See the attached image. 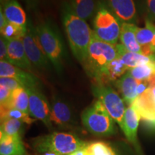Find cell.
I'll return each instance as SVG.
<instances>
[{"instance_id":"31","label":"cell","mask_w":155,"mask_h":155,"mask_svg":"<svg viewBox=\"0 0 155 155\" xmlns=\"http://www.w3.org/2000/svg\"><path fill=\"white\" fill-rule=\"evenodd\" d=\"M0 86H4L9 89H10L11 91H14L15 89L20 88L22 86V85L19 83L18 81L15 80L14 78H7V77H2L0 78Z\"/></svg>"},{"instance_id":"23","label":"cell","mask_w":155,"mask_h":155,"mask_svg":"<svg viewBox=\"0 0 155 155\" xmlns=\"http://www.w3.org/2000/svg\"><path fill=\"white\" fill-rule=\"evenodd\" d=\"M129 70L121 58L117 56V58L109 64L102 84L99 85H105V83L108 81H116L118 78L119 79L121 76L126 74Z\"/></svg>"},{"instance_id":"4","label":"cell","mask_w":155,"mask_h":155,"mask_svg":"<svg viewBox=\"0 0 155 155\" xmlns=\"http://www.w3.org/2000/svg\"><path fill=\"white\" fill-rule=\"evenodd\" d=\"M36 31L45 53L56 71L61 73L65 58V49L59 31L49 20L38 25Z\"/></svg>"},{"instance_id":"27","label":"cell","mask_w":155,"mask_h":155,"mask_svg":"<svg viewBox=\"0 0 155 155\" xmlns=\"http://www.w3.org/2000/svg\"><path fill=\"white\" fill-rule=\"evenodd\" d=\"M27 30V25L25 27L8 22L6 27L1 30V35L7 40L12 39H22Z\"/></svg>"},{"instance_id":"29","label":"cell","mask_w":155,"mask_h":155,"mask_svg":"<svg viewBox=\"0 0 155 155\" xmlns=\"http://www.w3.org/2000/svg\"><path fill=\"white\" fill-rule=\"evenodd\" d=\"M91 155H116L109 144L104 141H95L87 147Z\"/></svg>"},{"instance_id":"7","label":"cell","mask_w":155,"mask_h":155,"mask_svg":"<svg viewBox=\"0 0 155 155\" xmlns=\"http://www.w3.org/2000/svg\"><path fill=\"white\" fill-rule=\"evenodd\" d=\"M92 92L98 100L104 104L113 119L122 129L126 108L124 101L117 92L110 86L99 84L92 86Z\"/></svg>"},{"instance_id":"16","label":"cell","mask_w":155,"mask_h":155,"mask_svg":"<svg viewBox=\"0 0 155 155\" xmlns=\"http://www.w3.org/2000/svg\"><path fill=\"white\" fill-rule=\"evenodd\" d=\"M140 120V115L132 106H129L126 109L121 130L128 140L135 146L137 144V130Z\"/></svg>"},{"instance_id":"32","label":"cell","mask_w":155,"mask_h":155,"mask_svg":"<svg viewBox=\"0 0 155 155\" xmlns=\"http://www.w3.org/2000/svg\"><path fill=\"white\" fill-rule=\"evenodd\" d=\"M12 91L4 86H0V104L7 105L10 100Z\"/></svg>"},{"instance_id":"36","label":"cell","mask_w":155,"mask_h":155,"mask_svg":"<svg viewBox=\"0 0 155 155\" xmlns=\"http://www.w3.org/2000/svg\"><path fill=\"white\" fill-rule=\"evenodd\" d=\"M26 5L27 8L30 11H38L40 0H22Z\"/></svg>"},{"instance_id":"22","label":"cell","mask_w":155,"mask_h":155,"mask_svg":"<svg viewBox=\"0 0 155 155\" xmlns=\"http://www.w3.org/2000/svg\"><path fill=\"white\" fill-rule=\"evenodd\" d=\"M1 106H6L11 108H16L30 115L29 95L26 88L24 87H20V88L15 89L12 91L11 98L8 104L7 105Z\"/></svg>"},{"instance_id":"40","label":"cell","mask_w":155,"mask_h":155,"mask_svg":"<svg viewBox=\"0 0 155 155\" xmlns=\"http://www.w3.org/2000/svg\"><path fill=\"white\" fill-rule=\"evenodd\" d=\"M40 155H59V154H56V153H54V152H44V153H42V154H40Z\"/></svg>"},{"instance_id":"10","label":"cell","mask_w":155,"mask_h":155,"mask_svg":"<svg viewBox=\"0 0 155 155\" xmlns=\"http://www.w3.org/2000/svg\"><path fill=\"white\" fill-rule=\"evenodd\" d=\"M50 119L52 123L61 129H72L76 122L72 109L59 97H54L51 104Z\"/></svg>"},{"instance_id":"3","label":"cell","mask_w":155,"mask_h":155,"mask_svg":"<svg viewBox=\"0 0 155 155\" xmlns=\"http://www.w3.org/2000/svg\"><path fill=\"white\" fill-rule=\"evenodd\" d=\"M32 145L39 154L54 152L59 155H69L79 149L88 146V143L74 134L53 131L34 139Z\"/></svg>"},{"instance_id":"9","label":"cell","mask_w":155,"mask_h":155,"mask_svg":"<svg viewBox=\"0 0 155 155\" xmlns=\"http://www.w3.org/2000/svg\"><path fill=\"white\" fill-rule=\"evenodd\" d=\"M29 95L30 115L34 119L41 121L48 129H53V123L50 119L51 106L45 95L38 88H26Z\"/></svg>"},{"instance_id":"42","label":"cell","mask_w":155,"mask_h":155,"mask_svg":"<svg viewBox=\"0 0 155 155\" xmlns=\"http://www.w3.org/2000/svg\"><path fill=\"white\" fill-rule=\"evenodd\" d=\"M27 155H28V154H27Z\"/></svg>"},{"instance_id":"21","label":"cell","mask_w":155,"mask_h":155,"mask_svg":"<svg viewBox=\"0 0 155 155\" xmlns=\"http://www.w3.org/2000/svg\"><path fill=\"white\" fill-rule=\"evenodd\" d=\"M68 3L76 15L84 20L90 19L98 8L96 0H70Z\"/></svg>"},{"instance_id":"2","label":"cell","mask_w":155,"mask_h":155,"mask_svg":"<svg viewBox=\"0 0 155 155\" xmlns=\"http://www.w3.org/2000/svg\"><path fill=\"white\" fill-rule=\"evenodd\" d=\"M116 45L102 41L97 38L93 32L88 55L83 64L88 74L95 79L97 84H102L108 65L117 58Z\"/></svg>"},{"instance_id":"17","label":"cell","mask_w":155,"mask_h":155,"mask_svg":"<svg viewBox=\"0 0 155 155\" xmlns=\"http://www.w3.org/2000/svg\"><path fill=\"white\" fill-rule=\"evenodd\" d=\"M138 84L139 81L134 78L128 72L116 81V86L121 93L124 101L129 106H131L139 96L137 93Z\"/></svg>"},{"instance_id":"28","label":"cell","mask_w":155,"mask_h":155,"mask_svg":"<svg viewBox=\"0 0 155 155\" xmlns=\"http://www.w3.org/2000/svg\"><path fill=\"white\" fill-rule=\"evenodd\" d=\"M155 71V68L150 63L148 64H144L138 66L133 68L129 70L128 73L137 80L145 81L148 80L150 75Z\"/></svg>"},{"instance_id":"35","label":"cell","mask_w":155,"mask_h":155,"mask_svg":"<svg viewBox=\"0 0 155 155\" xmlns=\"http://www.w3.org/2000/svg\"><path fill=\"white\" fill-rule=\"evenodd\" d=\"M141 54L146 57H151V56L155 55V46L152 45V44L144 45L141 46Z\"/></svg>"},{"instance_id":"15","label":"cell","mask_w":155,"mask_h":155,"mask_svg":"<svg viewBox=\"0 0 155 155\" xmlns=\"http://www.w3.org/2000/svg\"><path fill=\"white\" fill-rule=\"evenodd\" d=\"M1 7L9 22L26 26L28 23L26 13L17 0H1Z\"/></svg>"},{"instance_id":"13","label":"cell","mask_w":155,"mask_h":155,"mask_svg":"<svg viewBox=\"0 0 155 155\" xmlns=\"http://www.w3.org/2000/svg\"><path fill=\"white\" fill-rule=\"evenodd\" d=\"M107 7L121 23L135 24L137 12L134 0H106Z\"/></svg>"},{"instance_id":"38","label":"cell","mask_w":155,"mask_h":155,"mask_svg":"<svg viewBox=\"0 0 155 155\" xmlns=\"http://www.w3.org/2000/svg\"><path fill=\"white\" fill-rule=\"evenodd\" d=\"M87 147L88 146L79 149V150L75 151L74 152L71 153V154L69 155H91L90 153L88 152V149H87Z\"/></svg>"},{"instance_id":"37","label":"cell","mask_w":155,"mask_h":155,"mask_svg":"<svg viewBox=\"0 0 155 155\" xmlns=\"http://www.w3.org/2000/svg\"><path fill=\"white\" fill-rule=\"evenodd\" d=\"M8 21L4 15L2 8L0 7V30H2L6 27V25L8 24Z\"/></svg>"},{"instance_id":"24","label":"cell","mask_w":155,"mask_h":155,"mask_svg":"<svg viewBox=\"0 0 155 155\" xmlns=\"http://www.w3.org/2000/svg\"><path fill=\"white\" fill-rule=\"evenodd\" d=\"M136 35L137 42L141 46L148 44L155 46V25L148 19L145 22V28L137 29Z\"/></svg>"},{"instance_id":"39","label":"cell","mask_w":155,"mask_h":155,"mask_svg":"<svg viewBox=\"0 0 155 155\" xmlns=\"http://www.w3.org/2000/svg\"><path fill=\"white\" fill-rule=\"evenodd\" d=\"M148 83H149V88H153L155 87V71L150 75V77L148 78Z\"/></svg>"},{"instance_id":"33","label":"cell","mask_w":155,"mask_h":155,"mask_svg":"<svg viewBox=\"0 0 155 155\" xmlns=\"http://www.w3.org/2000/svg\"><path fill=\"white\" fill-rule=\"evenodd\" d=\"M141 125L147 132L155 134V118L154 119H141Z\"/></svg>"},{"instance_id":"25","label":"cell","mask_w":155,"mask_h":155,"mask_svg":"<svg viewBox=\"0 0 155 155\" xmlns=\"http://www.w3.org/2000/svg\"><path fill=\"white\" fill-rule=\"evenodd\" d=\"M7 119H18L28 124H30L34 121L29 114H25L16 108H11L6 106H1V121Z\"/></svg>"},{"instance_id":"12","label":"cell","mask_w":155,"mask_h":155,"mask_svg":"<svg viewBox=\"0 0 155 155\" xmlns=\"http://www.w3.org/2000/svg\"><path fill=\"white\" fill-rule=\"evenodd\" d=\"M7 62L25 71H32V64L25 52L22 39L7 40Z\"/></svg>"},{"instance_id":"26","label":"cell","mask_w":155,"mask_h":155,"mask_svg":"<svg viewBox=\"0 0 155 155\" xmlns=\"http://www.w3.org/2000/svg\"><path fill=\"white\" fill-rule=\"evenodd\" d=\"M24 122L15 119H7L1 121V132L8 136H21Z\"/></svg>"},{"instance_id":"8","label":"cell","mask_w":155,"mask_h":155,"mask_svg":"<svg viewBox=\"0 0 155 155\" xmlns=\"http://www.w3.org/2000/svg\"><path fill=\"white\" fill-rule=\"evenodd\" d=\"M22 42L25 52L31 63L40 70L49 69L50 61L39 40L36 27H34L30 19L28 20L27 30L22 38Z\"/></svg>"},{"instance_id":"18","label":"cell","mask_w":155,"mask_h":155,"mask_svg":"<svg viewBox=\"0 0 155 155\" xmlns=\"http://www.w3.org/2000/svg\"><path fill=\"white\" fill-rule=\"evenodd\" d=\"M139 28L132 23H121L120 40L128 51L141 53V45L137 40V31Z\"/></svg>"},{"instance_id":"30","label":"cell","mask_w":155,"mask_h":155,"mask_svg":"<svg viewBox=\"0 0 155 155\" xmlns=\"http://www.w3.org/2000/svg\"><path fill=\"white\" fill-rule=\"evenodd\" d=\"M143 7L148 20L155 21V0H143Z\"/></svg>"},{"instance_id":"5","label":"cell","mask_w":155,"mask_h":155,"mask_svg":"<svg viewBox=\"0 0 155 155\" xmlns=\"http://www.w3.org/2000/svg\"><path fill=\"white\" fill-rule=\"evenodd\" d=\"M81 120L87 130L97 137H108L116 133L115 121L98 100L83 112Z\"/></svg>"},{"instance_id":"11","label":"cell","mask_w":155,"mask_h":155,"mask_svg":"<svg viewBox=\"0 0 155 155\" xmlns=\"http://www.w3.org/2000/svg\"><path fill=\"white\" fill-rule=\"evenodd\" d=\"M2 77L15 79L25 88H39L40 86L39 79L34 74L5 61H0V78Z\"/></svg>"},{"instance_id":"1","label":"cell","mask_w":155,"mask_h":155,"mask_svg":"<svg viewBox=\"0 0 155 155\" xmlns=\"http://www.w3.org/2000/svg\"><path fill=\"white\" fill-rule=\"evenodd\" d=\"M62 20L73 55L81 63H84L93 36V30L86 21L79 17L68 2L62 7Z\"/></svg>"},{"instance_id":"34","label":"cell","mask_w":155,"mask_h":155,"mask_svg":"<svg viewBox=\"0 0 155 155\" xmlns=\"http://www.w3.org/2000/svg\"><path fill=\"white\" fill-rule=\"evenodd\" d=\"M7 40L1 35L0 38V58L1 61H7Z\"/></svg>"},{"instance_id":"14","label":"cell","mask_w":155,"mask_h":155,"mask_svg":"<svg viewBox=\"0 0 155 155\" xmlns=\"http://www.w3.org/2000/svg\"><path fill=\"white\" fill-rule=\"evenodd\" d=\"M131 106L138 112L141 119L155 118V99L151 88H147L139 95Z\"/></svg>"},{"instance_id":"41","label":"cell","mask_w":155,"mask_h":155,"mask_svg":"<svg viewBox=\"0 0 155 155\" xmlns=\"http://www.w3.org/2000/svg\"><path fill=\"white\" fill-rule=\"evenodd\" d=\"M152 94H153V96L154 97V99H155V87L154 88H152Z\"/></svg>"},{"instance_id":"19","label":"cell","mask_w":155,"mask_h":155,"mask_svg":"<svg viewBox=\"0 0 155 155\" xmlns=\"http://www.w3.org/2000/svg\"><path fill=\"white\" fill-rule=\"evenodd\" d=\"M1 155H27L21 136H8L1 132Z\"/></svg>"},{"instance_id":"6","label":"cell","mask_w":155,"mask_h":155,"mask_svg":"<svg viewBox=\"0 0 155 155\" xmlns=\"http://www.w3.org/2000/svg\"><path fill=\"white\" fill-rule=\"evenodd\" d=\"M121 22L106 7L99 2L94 19V33L97 38L108 43L116 45L120 38Z\"/></svg>"},{"instance_id":"20","label":"cell","mask_w":155,"mask_h":155,"mask_svg":"<svg viewBox=\"0 0 155 155\" xmlns=\"http://www.w3.org/2000/svg\"><path fill=\"white\" fill-rule=\"evenodd\" d=\"M116 46L118 50V56L121 58L129 69L133 68L140 65L148 64L151 62L150 58L146 57L142 54L128 51L124 47L123 45L117 43Z\"/></svg>"}]
</instances>
